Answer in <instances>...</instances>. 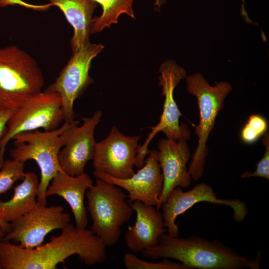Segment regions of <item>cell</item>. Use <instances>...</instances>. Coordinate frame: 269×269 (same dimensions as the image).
Listing matches in <instances>:
<instances>
[{
    "label": "cell",
    "instance_id": "30bf717a",
    "mask_svg": "<svg viewBox=\"0 0 269 269\" xmlns=\"http://www.w3.org/2000/svg\"><path fill=\"white\" fill-rule=\"evenodd\" d=\"M104 48L101 43L89 42L84 44L73 53L54 83L47 89L60 96L65 122L74 120V102L93 82L89 74L91 62Z\"/></svg>",
    "mask_w": 269,
    "mask_h": 269
},
{
    "label": "cell",
    "instance_id": "4dcf8cb0",
    "mask_svg": "<svg viewBox=\"0 0 269 269\" xmlns=\"http://www.w3.org/2000/svg\"><path fill=\"white\" fill-rule=\"evenodd\" d=\"M1 269V268L0 265V269Z\"/></svg>",
    "mask_w": 269,
    "mask_h": 269
},
{
    "label": "cell",
    "instance_id": "4316f807",
    "mask_svg": "<svg viewBox=\"0 0 269 269\" xmlns=\"http://www.w3.org/2000/svg\"><path fill=\"white\" fill-rule=\"evenodd\" d=\"M0 227L7 232L10 228V223L5 222L0 219Z\"/></svg>",
    "mask_w": 269,
    "mask_h": 269
},
{
    "label": "cell",
    "instance_id": "3957f363",
    "mask_svg": "<svg viewBox=\"0 0 269 269\" xmlns=\"http://www.w3.org/2000/svg\"><path fill=\"white\" fill-rule=\"evenodd\" d=\"M43 85L42 71L30 54L14 45L0 48V110L16 111Z\"/></svg>",
    "mask_w": 269,
    "mask_h": 269
},
{
    "label": "cell",
    "instance_id": "7c38bea8",
    "mask_svg": "<svg viewBox=\"0 0 269 269\" xmlns=\"http://www.w3.org/2000/svg\"><path fill=\"white\" fill-rule=\"evenodd\" d=\"M140 136H127L113 126L106 138L96 142L93 159L95 171L118 179L132 176Z\"/></svg>",
    "mask_w": 269,
    "mask_h": 269
},
{
    "label": "cell",
    "instance_id": "52a82bcc",
    "mask_svg": "<svg viewBox=\"0 0 269 269\" xmlns=\"http://www.w3.org/2000/svg\"><path fill=\"white\" fill-rule=\"evenodd\" d=\"M158 85L162 87L161 95L164 96L163 112L159 123L150 128L149 133L144 143L140 145L136 154L134 166L140 168L144 164V161L149 150L148 146L153 137L159 132L164 134L167 138L188 141L191 138L188 127L184 123L179 124V119L182 116L174 100L173 92L175 87L180 81L186 77L184 68L175 61L168 60L160 66Z\"/></svg>",
    "mask_w": 269,
    "mask_h": 269
},
{
    "label": "cell",
    "instance_id": "ffe728a7",
    "mask_svg": "<svg viewBox=\"0 0 269 269\" xmlns=\"http://www.w3.org/2000/svg\"><path fill=\"white\" fill-rule=\"evenodd\" d=\"M99 3L103 9L102 14L93 19L91 34L100 32L118 22L119 16L125 14L135 18L133 8L134 0H93Z\"/></svg>",
    "mask_w": 269,
    "mask_h": 269
},
{
    "label": "cell",
    "instance_id": "ba28073f",
    "mask_svg": "<svg viewBox=\"0 0 269 269\" xmlns=\"http://www.w3.org/2000/svg\"><path fill=\"white\" fill-rule=\"evenodd\" d=\"M64 119L61 98L57 93L46 89L29 99L9 119L0 140V167L6 145L15 135L39 128L45 132L54 131Z\"/></svg>",
    "mask_w": 269,
    "mask_h": 269
},
{
    "label": "cell",
    "instance_id": "603a6c76",
    "mask_svg": "<svg viewBox=\"0 0 269 269\" xmlns=\"http://www.w3.org/2000/svg\"><path fill=\"white\" fill-rule=\"evenodd\" d=\"M268 128L266 119L260 115H251L241 132L242 141L246 144H252L263 135Z\"/></svg>",
    "mask_w": 269,
    "mask_h": 269
},
{
    "label": "cell",
    "instance_id": "484cf974",
    "mask_svg": "<svg viewBox=\"0 0 269 269\" xmlns=\"http://www.w3.org/2000/svg\"><path fill=\"white\" fill-rule=\"evenodd\" d=\"M15 111L12 110H0V140L6 131V125Z\"/></svg>",
    "mask_w": 269,
    "mask_h": 269
},
{
    "label": "cell",
    "instance_id": "5b68a950",
    "mask_svg": "<svg viewBox=\"0 0 269 269\" xmlns=\"http://www.w3.org/2000/svg\"><path fill=\"white\" fill-rule=\"evenodd\" d=\"M185 78L187 91L196 97L199 111V123L195 128V134L198 137V145L188 167L192 179L197 180L204 173L208 153L207 140L232 86L226 81L211 86L200 73L186 76Z\"/></svg>",
    "mask_w": 269,
    "mask_h": 269
},
{
    "label": "cell",
    "instance_id": "cb8c5ba5",
    "mask_svg": "<svg viewBox=\"0 0 269 269\" xmlns=\"http://www.w3.org/2000/svg\"><path fill=\"white\" fill-rule=\"evenodd\" d=\"M263 144L265 147V151L261 159L256 165V169L253 172L247 171L243 173L242 178L259 177L269 180V134H265L263 138Z\"/></svg>",
    "mask_w": 269,
    "mask_h": 269
},
{
    "label": "cell",
    "instance_id": "4fadbf2b",
    "mask_svg": "<svg viewBox=\"0 0 269 269\" xmlns=\"http://www.w3.org/2000/svg\"><path fill=\"white\" fill-rule=\"evenodd\" d=\"M101 111H96L90 118H83V123L73 120L65 131V143L58 153L62 171L71 176L84 173L87 162L93 159L96 142L95 130L102 117Z\"/></svg>",
    "mask_w": 269,
    "mask_h": 269
},
{
    "label": "cell",
    "instance_id": "9a60e30c",
    "mask_svg": "<svg viewBox=\"0 0 269 269\" xmlns=\"http://www.w3.org/2000/svg\"><path fill=\"white\" fill-rule=\"evenodd\" d=\"M187 141L166 138L158 142V159L163 176L159 209L175 188H186L191 184L187 164L191 155Z\"/></svg>",
    "mask_w": 269,
    "mask_h": 269
},
{
    "label": "cell",
    "instance_id": "f546056e",
    "mask_svg": "<svg viewBox=\"0 0 269 269\" xmlns=\"http://www.w3.org/2000/svg\"><path fill=\"white\" fill-rule=\"evenodd\" d=\"M5 233V231L0 227V242L2 240V239L4 236Z\"/></svg>",
    "mask_w": 269,
    "mask_h": 269
},
{
    "label": "cell",
    "instance_id": "6da1fadb",
    "mask_svg": "<svg viewBox=\"0 0 269 269\" xmlns=\"http://www.w3.org/2000/svg\"><path fill=\"white\" fill-rule=\"evenodd\" d=\"M75 255L86 265L101 264L106 259V246L91 230L78 229L71 223L59 235L32 249L0 242V265L3 269H56Z\"/></svg>",
    "mask_w": 269,
    "mask_h": 269
},
{
    "label": "cell",
    "instance_id": "e0dca14e",
    "mask_svg": "<svg viewBox=\"0 0 269 269\" xmlns=\"http://www.w3.org/2000/svg\"><path fill=\"white\" fill-rule=\"evenodd\" d=\"M46 196L57 195L69 205L73 213L75 227L78 229L86 228L88 219L84 199L88 189L93 185V181L87 173L71 176L63 171L58 172L51 180Z\"/></svg>",
    "mask_w": 269,
    "mask_h": 269
},
{
    "label": "cell",
    "instance_id": "277c9868",
    "mask_svg": "<svg viewBox=\"0 0 269 269\" xmlns=\"http://www.w3.org/2000/svg\"><path fill=\"white\" fill-rule=\"evenodd\" d=\"M85 196L92 221L90 230L106 247L114 245L121 237L122 226L133 215L127 196L121 187L97 178Z\"/></svg>",
    "mask_w": 269,
    "mask_h": 269
},
{
    "label": "cell",
    "instance_id": "7a4b0ae2",
    "mask_svg": "<svg viewBox=\"0 0 269 269\" xmlns=\"http://www.w3.org/2000/svg\"><path fill=\"white\" fill-rule=\"evenodd\" d=\"M152 259H173L189 269H259V260L241 256L217 240L193 236L179 238L164 233L158 244L141 252Z\"/></svg>",
    "mask_w": 269,
    "mask_h": 269
},
{
    "label": "cell",
    "instance_id": "8992f818",
    "mask_svg": "<svg viewBox=\"0 0 269 269\" xmlns=\"http://www.w3.org/2000/svg\"><path fill=\"white\" fill-rule=\"evenodd\" d=\"M71 122H65L52 131L42 132L37 130L20 133L12 138L15 146L10 151L11 157L24 162L33 159L40 168L37 195V201L40 203L47 204L46 190L55 175L62 171L58 153L65 143V131Z\"/></svg>",
    "mask_w": 269,
    "mask_h": 269
},
{
    "label": "cell",
    "instance_id": "d6986e66",
    "mask_svg": "<svg viewBox=\"0 0 269 269\" xmlns=\"http://www.w3.org/2000/svg\"><path fill=\"white\" fill-rule=\"evenodd\" d=\"M39 183L35 173H25L22 182L14 187L12 197L6 202L0 201V219L10 223L32 210L37 203Z\"/></svg>",
    "mask_w": 269,
    "mask_h": 269
},
{
    "label": "cell",
    "instance_id": "5bb4252c",
    "mask_svg": "<svg viewBox=\"0 0 269 269\" xmlns=\"http://www.w3.org/2000/svg\"><path fill=\"white\" fill-rule=\"evenodd\" d=\"M96 178L113 184L128 192V202L139 200L147 205L159 209V199L163 187V176L159 164L157 151L149 150L144 164L127 179H118L107 174L93 171Z\"/></svg>",
    "mask_w": 269,
    "mask_h": 269
},
{
    "label": "cell",
    "instance_id": "2e32d148",
    "mask_svg": "<svg viewBox=\"0 0 269 269\" xmlns=\"http://www.w3.org/2000/svg\"><path fill=\"white\" fill-rule=\"evenodd\" d=\"M128 203L136 213V219L134 224L129 226L125 232V243L132 252L141 253L156 246L166 229L161 213L155 206L145 205L139 200Z\"/></svg>",
    "mask_w": 269,
    "mask_h": 269
},
{
    "label": "cell",
    "instance_id": "44dd1931",
    "mask_svg": "<svg viewBox=\"0 0 269 269\" xmlns=\"http://www.w3.org/2000/svg\"><path fill=\"white\" fill-rule=\"evenodd\" d=\"M24 163L12 158L3 160L0 167V195L10 189L17 180H23Z\"/></svg>",
    "mask_w": 269,
    "mask_h": 269
},
{
    "label": "cell",
    "instance_id": "d4e9b609",
    "mask_svg": "<svg viewBox=\"0 0 269 269\" xmlns=\"http://www.w3.org/2000/svg\"><path fill=\"white\" fill-rule=\"evenodd\" d=\"M14 5H19L26 8L32 9L37 11H46L51 6H52V4L50 3L43 5H34L27 3L22 0H0V7H4L8 5L13 6Z\"/></svg>",
    "mask_w": 269,
    "mask_h": 269
},
{
    "label": "cell",
    "instance_id": "ac0fdd59",
    "mask_svg": "<svg viewBox=\"0 0 269 269\" xmlns=\"http://www.w3.org/2000/svg\"><path fill=\"white\" fill-rule=\"evenodd\" d=\"M57 6L73 27V35L70 44L73 53L90 42L93 24V14L97 7L93 0H49Z\"/></svg>",
    "mask_w": 269,
    "mask_h": 269
},
{
    "label": "cell",
    "instance_id": "7402d4cb",
    "mask_svg": "<svg viewBox=\"0 0 269 269\" xmlns=\"http://www.w3.org/2000/svg\"><path fill=\"white\" fill-rule=\"evenodd\" d=\"M158 263H151L140 259L131 253L124 255L123 260L127 269H189L181 263L172 262L164 258Z\"/></svg>",
    "mask_w": 269,
    "mask_h": 269
},
{
    "label": "cell",
    "instance_id": "f1b7e54d",
    "mask_svg": "<svg viewBox=\"0 0 269 269\" xmlns=\"http://www.w3.org/2000/svg\"><path fill=\"white\" fill-rule=\"evenodd\" d=\"M245 0H242V4L241 6V14L243 16H245L247 15V13L246 11L245 10Z\"/></svg>",
    "mask_w": 269,
    "mask_h": 269
},
{
    "label": "cell",
    "instance_id": "9c48e42d",
    "mask_svg": "<svg viewBox=\"0 0 269 269\" xmlns=\"http://www.w3.org/2000/svg\"><path fill=\"white\" fill-rule=\"evenodd\" d=\"M70 222V215L62 206H48L37 201L32 210L10 223L9 230L2 241L32 249L42 245L48 233L62 229Z\"/></svg>",
    "mask_w": 269,
    "mask_h": 269
},
{
    "label": "cell",
    "instance_id": "8fae6325",
    "mask_svg": "<svg viewBox=\"0 0 269 269\" xmlns=\"http://www.w3.org/2000/svg\"><path fill=\"white\" fill-rule=\"evenodd\" d=\"M200 202L229 206L233 211L234 220L238 222L243 221L248 214L245 202L238 199H219L212 187L205 183L198 184L187 191L177 187L171 192L161 206L164 225L169 235L179 236L180 232L175 222L177 217Z\"/></svg>",
    "mask_w": 269,
    "mask_h": 269
},
{
    "label": "cell",
    "instance_id": "83f0119b",
    "mask_svg": "<svg viewBox=\"0 0 269 269\" xmlns=\"http://www.w3.org/2000/svg\"><path fill=\"white\" fill-rule=\"evenodd\" d=\"M165 2L166 0H155L154 5L157 9L159 10Z\"/></svg>",
    "mask_w": 269,
    "mask_h": 269
}]
</instances>
